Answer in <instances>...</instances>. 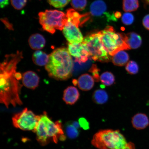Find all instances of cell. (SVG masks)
Listing matches in <instances>:
<instances>
[{
	"instance_id": "obj_1",
	"label": "cell",
	"mask_w": 149,
	"mask_h": 149,
	"mask_svg": "<svg viewBox=\"0 0 149 149\" xmlns=\"http://www.w3.org/2000/svg\"><path fill=\"white\" fill-rule=\"evenodd\" d=\"M23 58L22 52L5 56L1 63L0 74V102L7 108L23 104L20 95L22 85L19 81L22 75L17 72L18 63Z\"/></svg>"
},
{
	"instance_id": "obj_2",
	"label": "cell",
	"mask_w": 149,
	"mask_h": 149,
	"mask_svg": "<svg viewBox=\"0 0 149 149\" xmlns=\"http://www.w3.org/2000/svg\"><path fill=\"white\" fill-rule=\"evenodd\" d=\"M73 67V61L68 48L62 47L57 48L50 54L45 68L50 77L64 81L71 77Z\"/></svg>"
},
{
	"instance_id": "obj_3",
	"label": "cell",
	"mask_w": 149,
	"mask_h": 149,
	"mask_svg": "<svg viewBox=\"0 0 149 149\" xmlns=\"http://www.w3.org/2000/svg\"><path fill=\"white\" fill-rule=\"evenodd\" d=\"M35 133L36 134L37 140L42 146H45L51 141L57 143L59 139L64 141L66 139L61 121L54 122L46 111L40 115Z\"/></svg>"
},
{
	"instance_id": "obj_4",
	"label": "cell",
	"mask_w": 149,
	"mask_h": 149,
	"mask_svg": "<svg viewBox=\"0 0 149 149\" xmlns=\"http://www.w3.org/2000/svg\"><path fill=\"white\" fill-rule=\"evenodd\" d=\"M91 143L98 149H125V138L119 130H99L93 136Z\"/></svg>"
},
{
	"instance_id": "obj_5",
	"label": "cell",
	"mask_w": 149,
	"mask_h": 149,
	"mask_svg": "<svg viewBox=\"0 0 149 149\" xmlns=\"http://www.w3.org/2000/svg\"><path fill=\"white\" fill-rule=\"evenodd\" d=\"M99 32L102 45L111 56L119 51L130 49L125 40V33L116 32L111 26Z\"/></svg>"
},
{
	"instance_id": "obj_6",
	"label": "cell",
	"mask_w": 149,
	"mask_h": 149,
	"mask_svg": "<svg viewBox=\"0 0 149 149\" xmlns=\"http://www.w3.org/2000/svg\"><path fill=\"white\" fill-rule=\"evenodd\" d=\"M38 15L42 29L52 34L56 30H63L67 20L66 14L56 10H46L39 13Z\"/></svg>"
},
{
	"instance_id": "obj_7",
	"label": "cell",
	"mask_w": 149,
	"mask_h": 149,
	"mask_svg": "<svg viewBox=\"0 0 149 149\" xmlns=\"http://www.w3.org/2000/svg\"><path fill=\"white\" fill-rule=\"evenodd\" d=\"M83 42L88 49L89 57L93 60L102 63L110 61L111 56L102 45L99 31L87 35L84 38Z\"/></svg>"
},
{
	"instance_id": "obj_8",
	"label": "cell",
	"mask_w": 149,
	"mask_h": 149,
	"mask_svg": "<svg viewBox=\"0 0 149 149\" xmlns=\"http://www.w3.org/2000/svg\"><path fill=\"white\" fill-rule=\"evenodd\" d=\"M40 119V115H35L26 108L14 114L12 120L15 127L23 130H31L35 133Z\"/></svg>"
},
{
	"instance_id": "obj_9",
	"label": "cell",
	"mask_w": 149,
	"mask_h": 149,
	"mask_svg": "<svg viewBox=\"0 0 149 149\" xmlns=\"http://www.w3.org/2000/svg\"><path fill=\"white\" fill-rule=\"evenodd\" d=\"M68 49L71 55L75 58V61L79 64L86 62L89 57L88 49L83 42L79 44L69 43Z\"/></svg>"
},
{
	"instance_id": "obj_10",
	"label": "cell",
	"mask_w": 149,
	"mask_h": 149,
	"mask_svg": "<svg viewBox=\"0 0 149 149\" xmlns=\"http://www.w3.org/2000/svg\"><path fill=\"white\" fill-rule=\"evenodd\" d=\"M40 80V77L37 74L31 71L24 72L22 75V83L28 88H36L38 86Z\"/></svg>"
},
{
	"instance_id": "obj_11",
	"label": "cell",
	"mask_w": 149,
	"mask_h": 149,
	"mask_svg": "<svg viewBox=\"0 0 149 149\" xmlns=\"http://www.w3.org/2000/svg\"><path fill=\"white\" fill-rule=\"evenodd\" d=\"M79 96V93L77 88L70 86L64 90L63 100L68 105H73L77 101Z\"/></svg>"
},
{
	"instance_id": "obj_12",
	"label": "cell",
	"mask_w": 149,
	"mask_h": 149,
	"mask_svg": "<svg viewBox=\"0 0 149 149\" xmlns=\"http://www.w3.org/2000/svg\"><path fill=\"white\" fill-rule=\"evenodd\" d=\"M125 40L130 49H137L140 47L142 43L140 35L134 32L125 34Z\"/></svg>"
},
{
	"instance_id": "obj_13",
	"label": "cell",
	"mask_w": 149,
	"mask_h": 149,
	"mask_svg": "<svg viewBox=\"0 0 149 149\" xmlns=\"http://www.w3.org/2000/svg\"><path fill=\"white\" fill-rule=\"evenodd\" d=\"M132 123L133 127L136 129H144L149 125V119L145 113H138L132 117Z\"/></svg>"
},
{
	"instance_id": "obj_14",
	"label": "cell",
	"mask_w": 149,
	"mask_h": 149,
	"mask_svg": "<svg viewBox=\"0 0 149 149\" xmlns=\"http://www.w3.org/2000/svg\"><path fill=\"white\" fill-rule=\"evenodd\" d=\"M77 85L83 91H88L92 89L94 85L95 80L88 74H82L77 80Z\"/></svg>"
},
{
	"instance_id": "obj_15",
	"label": "cell",
	"mask_w": 149,
	"mask_h": 149,
	"mask_svg": "<svg viewBox=\"0 0 149 149\" xmlns=\"http://www.w3.org/2000/svg\"><path fill=\"white\" fill-rule=\"evenodd\" d=\"M29 43L31 49L37 51L44 47L46 44V40L42 35L40 33H35L29 37Z\"/></svg>"
},
{
	"instance_id": "obj_16",
	"label": "cell",
	"mask_w": 149,
	"mask_h": 149,
	"mask_svg": "<svg viewBox=\"0 0 149 149\" xmlns=\"http://www.w3.org/2000/svg\"><path fill=\"white\" fill-rule=\"evenodd\" d=\"M107 9V6L103 1L97 0L93 2L91 5V14L94 16H100L106 13Z\"/></svg>"
},
{
	"instance_id": "obj_17",
	"label": "cell",
	"mask_w": 149,
	"mask_h": 149,
	"mask_svg": "<svg viewBox=\"0 0 149 149\" xmlns=\"http://www.w3.org/2000/svg\"><path fill=\"white\" fill-rule=\"evenodd\" d=\"M112 57L111 59L113 64L117 66H124L127 64L129 60V55L124 51L117 52Z\"/></svg>"
},
{
	"instance_id": "obj_18",
	"label": "cell",
	"mask_w": 149,
	"mask_h": 149,
	"mask_svg": "<svg viewBox=\"0 0 149 149\" xmlns=\"http://www.w3.org/2000/svg\"><path fill=\"white\" fill-rule=\"evenodd\" d=\"M49 59V55L40 50H37L33 54V62L38 66H45L47 64Z\"/></svg>"
},
{
	"instance_id": "obj_19",
	"label": "cell",
	"mask_w": 149,
	"mask_h": 149,
	"mask_svg": "<svg viewBox=\"0 0 149 149\" xmlns=\"http://www.w3.org/2000/svg\"><path fill=\"white\" fill-rule=\"evenodd\" d=\"M109 96L107 92L102 89H99L93 93V101L97 104H103L107 101Z\"/></svg>"
},
{
	"instance_id": "obj_20",
	"label": "cell",
	"mask_w": 149,
	"mask_h": 149,
	"mask_svg": "<svg viewBox=\"0 0 149 149\" xmlns=\"http://www.w3.org/2000/svg\"><path fill=\"white\" fill-rule=\"evenodd\" d=\"M139 7L138 0H123V8L125 12H134Z\"/></svg>"
},
{
	"instance_id": "obj_21",
	"label": "cell",
	"mask_w": 149,
	"mask_h": 149,
	"mask_svg": "<svg viewBox=\"0 0 149 149\" xmlns=\"http://www.w3.org/2000/svg\"><path fill=\"white\" fill-rule=\"evenodd\" d=\"M100 80L104 85L109 86L114 83L115 79L114 76L111 72H103L101 74Z\"/></svg>"
},
{
	"instance_id": "obj_22",
	"label": "cell",
	"mask_w": 149,
	"mask_h": 149,
	"mask_svg": "<svg viewBox=\"0 0 149 149\" xmlns=\"http://www.w3.org/2000/svg\"><path fill=\"white\" fill-rule=\"evenodd\" d=\"M66 134L69 138L73 139L77 138L79 135V132L72 124H68L66 128Z\"/></svg>"
},
{
	"instance_id": "obj_23",
	"label": "cell",
	"mask_w": 149,
	"mask_h": 149,
	"mask_svg": "<svg viewBox=\"0 0 149 149\" xmlns=\"http://www.w3.org/2000/svg\"><path fill=\"white\" fill-rule=\"evenodd\" d=\"M72 6L75 10L81 11L84 10L87 5V0H72Z\"/></svg>"
},
{
	"instance_id": "obj_24",
	"label": "cell",
	"mask_w": 149,
	"mask_h": 149,
	"mask_svg": "<svg viewBox=\"0 0 149 149\" xmlns=\"http://www.w3.org/2000/svg\"><path fill=\"white\" fill-rule=\"evenodd\" d=\"M126 70L130 74H137L139 71L138 65L135 61H129L126 64Z\"/></svg>"
},
{
	"instance_id": "obj_25",
	"label": "cell",
	"mask_w": 149,
	"mask_h": 149,
	"mask_svg": "<svg viewBox=\"0 0 149 149\" xmlns=\"http://www.w3.org/2000/svg\"><path fill=\"white\" fill-rule=\"evenodd\" d=\"M70 1V0H48V2L55 8H61L68 5Z\"/></svg>"
},
{
	"instance_id": "obj_26",
	"label": "cell",
	"mask_w": 149,
	"mask_h": 149,
	"mask_svg": "<svg viewBox=\"0 0 149 149\" xmlns=\"http://www.w3.org/2000/svg\"><path fill=\"white\" fill-rule=\"evenodd\" d=\"M122 20L124 25H131L134 20V17L133 14L129 13H124L122 17Z\"/></svg>"
},
{
	"instance_id": "obj_27",
	"label": "cell",
	"mask_w": 149,
	"mask_h": 149,
	"mask_svg": "<svg viewBox=\"0 0 149 149\" xmlns=\"http://www.w3.org/2000/svg\"><path fill=\"white\" fill-rule=\"evenodd\" d=\"M11 4L17 10H21L26 4L27 0H10Z\"/></svg>"
},
{
	"instance_id": "obj_28",
	"label": "cell",
	"mask_w": 149,
	"mask_h": 149,
	"mask_svg": "<svg viewBox=\"0 0 149 149\" xmlns=\"http://www.w3.org/2000/svg\"><path fill=\"white\" fill-rule=\"evenodd\" d=\"M100 70L96 65H93L89 70V72L93 74V77L96 81H98L100 80L99 72Z\"/></svg>"
},
{
	"instance_id": "obj_29",
	"label": "cell",
	"mask_w": 149,
	"mask_h": 149,
	"mask_svg": "<svg viewBox=\"0 0 149 149\" xmlns=\"http://www.w3.org/2000/svg\"><path fill=\"white\" fill-rule=\"evenodd\" d=\"M80 127L85 130H88L90 128V125L88 121L86 119L81 117L79 120Z\"/></svg>"
},
{
	"instance_id": "obj_30",
	"label": "cell",
	"mask_w": 149,
	"mask_h": 149,
	"mask_svg": "<svg viewBox=\"0 0 149 149\" xmlns=\"http://www.w3.org/2000/svg\"><path fill=\"white\" fill-rule=\"evenodd\" d=\"M142 23L145 29L149 31V14L146 15L143 18Z\"/></svg>"
},
{
	"instance_id": "obj_31",
	"label": "cell",
	"mask_w": 149,
	"mask_h": 149,
	"mask_svg": "<svg viewBox=\"0 0 149 149\" xmlns=\"http://www.w3.org/2000/svg\"><path fill=\"white\" fill-rule=\"evenodd\" d=\"M9 0H1V7L3 8L9 4Z\"/></svg>"
},
{
	"instance_id": "obj_32",
	"label": "cell",
	"mask_w": 149,
	"mask_h": 149,
	"mask_svg": "<svg viewBox=\"0 0 149 149\" xmlns=\"http://www.w3.org/2000/svg\"><path fill=\"white\" fill-rule=\"evenodd\" d=\"M135 146L134 144L131 142L127 143L125 149H135Z\"/></svg>"
},
{
	"instance_id": "obj_33",
	"label": "cell",
	"mask_w": 149,
	"mask_h": 149,
	"mask_svg": "<svg viewBox=\"0 0 149 149\" xmlns=\"http://www.w3.org/2000/svg\"><path fill=\"white\" fill-rule=\"evenodd\" d=\"M72 125L74 127L76 128H77V129H79L80 127H80L79 122H76V121H74V122H72Z\"/></svg>"
},
{
	"instance_id": "obj_34",
	"label": "cell",
	"mask_w": 149,
	"mask_h": 149,
	"mask_svg": "<svg viewBox=\"0 0 149 149\" xmlns=\"http://www.w3.org/2000/svg\"><path fill=\"white\" fill-rule=\"evenodd\" d=\"M114 14L115 17L116 18H120L121 16V14L120 12H117Z\"/></svg>"
},
{
	"instance_id": "obj_35",
	"label": "cell",
	"mask_w": 149,
	"mask_h": 149,
	"mask_svg": "<svg viewBox=\"0 0 149 149\" xmlns=\"http://www.w3.org/2000/svg\"><path fill=\"white\" fill-rule=\"evenodd\" d=\"M144 1L146 3V4L149 5V0H144Z\"/></svg>"
}]
</instances>
